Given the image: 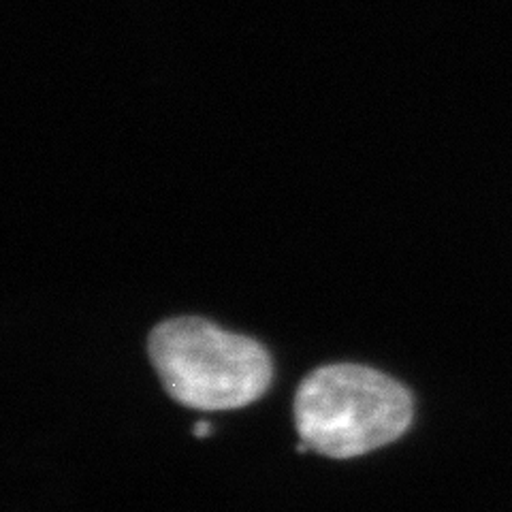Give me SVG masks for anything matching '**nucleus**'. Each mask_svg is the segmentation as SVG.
I'll list each match as a JSON object with an SVG mask.
<instances>
[{
	"instance_id": "nucleus-1",
	"label": "nucleus",
	"mask_w": 512,
	"mask_h": 512,
	"mask_svg": "<svg viewBox=\"0 0 512 512\" xmlns=\"http://www.w3.org/2000/svg\"><path fill=\"white\" fill-rule=\"evenodd\" d=\"M297 438L329 461H355L404 440L416 419L414 393L391 372L363 361H327L293 389Z\"/></svg>"
},
{
	"instance_id": "nucleus-2",
	"label": "nucleus",
	"mask_w": 512,
	"mask_h": 512,
	"mask_svg": "<svg viewBox=\"0 0 512 512\" xmlns=\"http://www.w3.org/2000/svg\"><path fill=\"white\" fill-rule=\"evenodd\" d=\"M146 357L165 397L190 412L250 408L276 380L274 355L263 342L203 316L160 320L146 338Z\"/></svg>"
}]
</instances>
